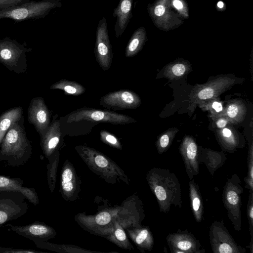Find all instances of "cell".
Masks as SVG:
<instances>
[{
	"label": "cell",
	"mask_w": 253,
	"mask_h": 253,
	"mask_svg": "<svg viewBox=\"0 0 253 253\" xmlns=\"http://www.w3.org/2000/svg\"><path fill=\"white\" fill-rule=\"evenodd\" d=\"M25 118L14 123L0 144V161L9 166L19 167L26 164L32 154V146L24 126Z\"/></svg>",
	"instance_id": "2"
},
{
	"label": "cell",
	"mask_w": 253,
	"mask_h": 253,
	"mask_svg": "<svg viewBox=\"0 0 253 253\" xmlns=\"http://www.w3.org/2000/svg\"><path fill=\"white\" fill-rule=\"evenodd\" d=\"M51 112L44 99L41 96L31 99L28 107L27 119L34 126L40 138L42 137L51 123Z\"/></svg>",
	"instance_id": "13"
},
{
	"label": "cell",
	"mask_w": 253,
	"mask_h": 253,
	"mask_svg": "<svg viewBox=\"0 0 253 253\" xmlns=\"http://www.w3.org/2000/svg\"><path fill=\"white\" fill-rule=\"evenodd\" d=\"M32 51L26 43H20L10 37L0 40V62L16 74L24 73L28 67L26 53Z\"/></svg>",
	"instance_id": "6"
},
{
	"label": "cell",
	"mask_w": 253,
	"mask_h": 253,
	"mask_svg": "<svg viewBox=\"0 0 253 253\" xmlns=\"http://www.w3.org/2000/svg\"><path fill=\"white\" fill-rule=\"evenodd\" d=\"M165 12V7L163 5L158 4L155 7L153 12L157 16H161L163 15Z\"/></svg>",
	"instance_id": "39"
},
{
	"label": "cell",
	"mask_w": 253,
	"mask_h": 253,
	"mask_svg": "<svg viewBox=\"0 0 253 253\" xmlns=\"http://www.w3.org/2000/svg\"><path fill=\"white\" fill-rule=\"evenodd\" d=\"M167 244L171 253H205V249L200 241L187 229L169 233Z\"/></svg>",
	"instance_id": "11"
},
{
	"label": "cell",
	"mask_w": 253,
	"mask_h": 253,
	"mask_svg": "<svg viewBox=\"0 0 253 253\" xmlns=\"http://www.w3.org/2000/svg\"><path fill=\"white\" fill-rule=\"evenodd\" d=\"M133 239L138 248L142 251H151L154 246V240L149 228L140 227L133 233Z\"/></svg>",
	"instance_id": "26"
},
{
	"label": "cell",
	"mask_w": 253,
	"mask_h": 253,
	"mask_svg": "<svg viewBox=\"0 0 253 253\" xmlns=\"http://www.w3.org/2000/svg\"><path fill=\"white\" fill-rule=\"evenodd\" d=\"M100 139L104 143L117 148H121V144L118 138L110 132L102 130L100 132Z\"/></svg>",
	"instance_id": "33"
},
{
	"label": "cell",
	"mask_w": 253,
	"mask_h": 253,
	"mask_svg": "<svg viewBox=\"0 0 253 253\" xmlns=\"http://www.w3.org/2000/svg\"><path fill=\"white\" fill-rule=\"evenodd\" d=\"M62 5L61 0H30L0 9V19H10L19 22L43 18L52 9Z\"/></svg>",
	"instance_id": "4"
},
{
	"label": "cell",
	"mask_w": 253,
	"mask_h": 253,
	"mask_svg": "<svg viewBox=\"0 0 253 253\" xmlns=\"http://www.w3.org/2000/svg\"><path fill=\"white\" fill-rule=\"evenodd\" d=\"M94 53L97 62L103 71L110 69L113 54L105 16L99 20L96 31Z\"/></svg>",
	"instance_id": "10"
},
{
	"label": "cell",
	"mask_w": 253,
	"mask_h": 253,
	"mask_svg": "<svg viewBox=\"0 0 253 253\" xmlns=\"http://www.w3.org/2000/svg\"><path fill=\"white\" fill-rule=\"evenodd\" d=\"M66 117V122L69 123L85 121L125 125L136 122L134 119L126 115L113 111L87 107L74 110Z\"/></svg>",
	"instance_id": "7"
},
{
	"label": "cell",
	"mask_w": 253,
	"mask_h": 253,
	"mask_svg": "<svg viewBox=\"0 0 253 253\" xmlns=\"http://www.w3.org/2000/svg\"><path fill=\"white\" fill-rule=\"evenodd\" d=\"M226 160L224 151H217L200 146V164H205L211 175L213 176L215 171L225 164Z\"/></svg>",
	"instance_id": "21"
},
{
	"label": "cell",
	"mask_w": 253,
	"mask_h": 253,
	"mask_svg": "<svg viewBox=\"0 0 253 253\" xmlns=\"http://www.w3.org/2000/svg\"><path fill=\"white\" fill-rule=\"evenodd\" d=\"M245 79L235 77L233 74L218 75L211 77L205 84H195L190 91L188 101L194 108L201 102L218 97L234 85L242 84Z\"/></svg>",
	"instance_id": "3"
},
{
	"label": "cell",
	"mask_w": 253,
	"mask_h": 253,
	"mask_svg": "<svg viewBox=\"0 0 253 253\" xmlns=\"http://www.w3.org/2000/svg\"><path fill=\"white\" fill-rule=\"evenodd\" d=\"M179 149L186 172L189 180H192L195 175L199 173L200 146L197 145L193 137L185 135Z\"/></svg>",
	"instance_id": "14"
},
{
	"label": "cell",
	"mask_w": 253,
	"mask_h": 253,
	"mask_svg": "<svg viewBox=\"0 0 253 253\" xmlns=\"http://www.w3.org/2000/svg\"><path fill=\"white\" fill-rule=\"evenodd\" d=\"M243 188L241 180L237 173L233 174L227 179L224 186L222 198L228 217L233 228L240 231L242 228L241 207Z\"/></svg>",
	"instance_id": "5"
},
{
	"label": "cell",
	"mask_w": 253,
	"mask_h": 253,
	"mask_svg": "<svg viewBox=\"0 0 253 253\" xmlns=\"http://www.w3.org/2000/svg\"><path fill=\"white\" fill-rule=\"evenodd\" d=\"M22 3L20 0H0V9Z\"/></svg>",
	"instance_id": "37"
},
{
	"label": "cell",
	"mask_w": 253,
	"mask_h": 253,
	"mask_svg": "<svg viewBox=\"0 0 253 253\" xmlns=\"http://www.w3.org/2000/svg\"><path fill=\"white\" fill-rule=\"evenodd\" d=\"M192 71L191 63L184 59L175 60L165 65L157 76V79L166 78L170 81L186 77Z\"/></svg>",
	"instance_id": "20"
},
{
	"label": "cell",
	"mask_w": 253,
	"mask_h": 253,
	"mask_svg": "<svg viewBox=\"0 0 253 253\" xmlns=\"http://www.w3.org/2000/svg\"><path fill=\"white\" fill-rule=\"evenodd\" d=\"M6 226H9L13 232L32 241H47L56 234L54 229L40 221H35L26 225L8 224Z\"/></svg>",
	"instance_id": "15"
},
{
	"label": "cell",
	"mask_w": 253,
	"mask_h": 253,
	"mask_svg": "<svg viewBox=\"0 0 253 253\" xmlns=\"http://www.w3.org/2000/svg\"><path fill=\"white\" fill-rule=\"evenodd\" d=\"M58 115L53 116L48 130L40 138V145L44 155L51 161L53 153L58 147L61 139V122L57 118Z\"/></svg>",
	"instance_id": "16"
},
{
	"label": "cell",
	"mask_w": 253,
	"mask_h": 253,
	"mask_svg": "<svg viewBox=\"0 0 253 253\" xmlns=\"http://www.w3.org/2000/svg\"><path fill=\"white\" fill-rule=\"evenodd\" d=\"M178 131V128L175 127L169 128L158 136L155 145L159 154L168 151Z\"/></svg>",
	"instance_id": "28"
},
{
	"label": "cell",
	"mask_w": 253,
	"mask_h": 253,
	"mask_svg": "<svg viewBox=\"0 0 253 253\" xmlns=\"http://www.w3.org/2000/svg\"><path fill=\"white\" fill-rule=\"evenodd\" d=\"M42 253L34 249H18L0 247V253Z\"/></svg>",
	"instance_id": "34"
},
{
	"label": "cell",
	"mask_w": 253,
	"mask_h": 253,
	"mask_svg": "<svg viewBox=\"0 0 253 253\" xmlns=\"http://www.w3.org/2000/svg\"><path fill=\"white\" fill-rule=\"evenodd\" d=\"M217 5L219 8H221L223 7L224 4L222 1H219V2H218Z\"/></svg>",
	"instance_id": "41"
},
{
	"label": "cell",
	"mask_w": 253,
	"mask_h": 253,
	"mask_svg": "<svg viewBox=\"0 0 253 253\" xmlns=\"http://www.w3.org/2000/svg\"><path fill=\"white\" fill-rule=\"evenodd\" d=\"M24 2H28L29 1H30V0H20Z\"/></svg>",
	"instance_id": "42"
},
{
	"label": "cell",
	"mask_w": 253,
	"mask_h": 253,
	"mask_svg": "<svg viewBox=\"0 0 253 253\" xmlns=\"http://www.w3.org/2000/svg\"><path fill=\"white\" fill-rule=\"evenodd\" d=\"M115 235L117 239L120 242H125L126 241V233L122 229H117L115 231Z\"/></svg>",
	"instance_id": "38"
},
{
	"label": "cell",
	"mask_w": 253,
	"mask_h": 253,
	"mask_svg": "<svg viewBox=\"0 0 253 253\" xmlns=\"http://www.w3.org/2000/svg\"><path fill=\"white\" fill-rule=\"evenodd\" d=\"M189 200L193 216L197 222L204 219V204L202 196L198 184L194 179L189 182Z\"/></svg>",
	"instance_id": "23"
},
{
	"label": "cell",
	"mask_w": 253,
	"mask_h": 253,
	"mask_svg": "<svg viewBox=\"0 0 253 253\" xmlns=\"http://www.w3.org/2000/svg\"><path fill=\"white\" fill-rule=\"evenodd\" d=\"M174 6L177 9L180 10L183 8V4L180 0H174L173 1Z\"/></svg>",
	"instance_id": "40"
},
{
	"label": "cell",
	"mask_w": 253,
	"mask_h": 253,
	"mask_svg": "<svg viewBox=\"0 0 253 253\" xmlns=\"http://www.w3.org/2000/svg\"><path fill=\"white\" fill-rule=\"evenodd\" d=\"M23 115V110L21 106L10 108L0 115V144L11 126L19 121Z\"/></svg>",
	"instance_id": "24"
},
{
	"label": "cell",
	"mask_w": 253,
	"mask_h": 253,
	"mask_svg": "<svg viewBox=\"0 0 253 253\" xmlns=\"http://www.w3.org/2000/svg\"><path fill=\"white\" fill-rule=\"evenodd\" d=\"M215 136L224 151L233 153L237 149L245 147L244 139L231 124L222 128L216 129Z\"/></svg>",
	"instance_id": "17"
},
{
	"label": "cell",
	"mask_w": 253,
	"mask_h": 253,
	"mask_svg": "<svg viewBox=\"0 0 253 253\" xmlns=\"http://www.w3.org/2000/svg\"><path fill=\"white\" fill-rule=\"evenodd\" d=\"M24 195L18 192H0V225L17 219L28 209Z\"/></svg>",
	"instance_id": "9"
},
{
	"label": "cell",
	"mask_w": 253,
	"mask_h": 253,
	"mask_svg": "<svg viewBox=\"0 0 253 253\" xmlns=\"http://www.w3.org/2000/svg\"><path fill=\"white\" fill-rule=\"evenodd\" d=\"M24 181L19 177H11L0 175V192H18L22 193L26 200L34 206L39 203L36 190L25 186Z\"/></svg>",
	"instance_id": "18"
},
{
	"label": "cell",
	"mask_w": 253,
	"mask_h": 253,
	"mask_svg": "<svg viewBox=\"0 0 253 253\" xmlns=\"http://www.w3.org/2000/svg\"><path fill=\"white\" fill-rule=\"evenodd\" d=\"M103 107L113 110L135 109L142 104L139 96L129 89H121L109 92L100 99Z\"/></svg>",
	"instance_id": "12"
},
{
	"label": "cell",
	"mask_w": 253,
	"mask_h": 253,
	"mask_svg": "<svg viewBox=\"0 0 253 253\" xmlns=\"http://www.w3.org/2000/svg\"><path fill=\"white\" fill-rule=\"evenodd\" d=\"M50 88L62 90L65 94L73 96L81 95L86 90L81 84L66 79H61L57 81L50 86Z\"/></svg>",
	"instance_id": "27"
},
{
	"label": "cell",
	"mask_w": 253,
	"mask_h": 253,
	"mask_svg": "<svg viewBox=\"0 0 253 253\" xmlns=\"http://www.w3.org/2000/svg\"><path fill=\"white\" fill-rule=\"evenodd\" d=\"M74 173L70 168H66L61 176L62 189L64 193L69 195L74 189Z\"/></svg>",
	"instance_id": "31"
},
{
	"label": "cell",
	"mask_w": 253,
	"mask_h": 253,
	"mask_svg": "<svg viewBox=\"0 0 253 253\" xmlns=\"http://www.w3.org/2000/svg\"><path fill=\"white\" fill-rule=\"evenodd\" d=\"M95 219L98 224L104 225L111 221V216L109 212L102 211L96 216Z\"/></svg>",
	"instance_id": "36"
},
{
	"label": "cell",
	"mask_w": 253,
	"mask_h": 253,
	"mask_svg": "<svg viewBox=\"0 0 253 253\" xmlns=\"http://www.w3.org/2000/svg\"><path fill=\"white\" fill-rule=\"evenodd\" d=\"M203 111H207L210 113L211 119L222 116L224 105L218 97L200 103L197 105Z\"/></svg>",
	"instance_id": "29"
},
{
	"label": "cell",
	"mask_w": 253,
	"mask_h": 253,
	"mask_svg": "<svg viewBox=\"0 0 253 253\" xmlns=\"http://www.w3.org/2000/svg\"><path fill=\"white\" fill-rule=\"evenodd\" d=\"M247 166V174L244 179L245 187L249 190V192H253V143L252 140L249 144Z\"/></svg>",
	"instance_id": "30"
},
{
	"label": "cell",
	"mask_w": 253,
	"mask_h": 253,
	"mask_svg": "<svg viewBox=\"0 0 253 253\" xmlns=\"http://www.w3.org/2000/svg\"><path fill=\"white\" fill-rule=\"evenodd\" d=\"M146 34L143 27L137 29L132 35L125 50L126 57L136 55L142 48L145 41Z\"/></svg>",
	"instance_id": "25"
},
{
	"label": "cell",
	"mask_w": 253,
	"mask_h": 253,
	"mask_svg": "<svg viewBox=\"0 0 253 253\" xmlns=\"http://www.w3.org/2000/svg\"><path fill=\"white\" fill-rule=\"evenodd\" d=\"M247 215L249 224V231L251 237L249 248L253 253V192H249L247 206Z\"/></svg>",
	"instance_id": "32"
},
{
	"label": "cell",
	"mask_w": 253,
	"mask_h": 253,
	"mask_svg": "<svg viewBox=\"0 0 253 253\" xmlns=\"http://www.w3.org/2000/svg\"><path fill=\"white\" fill-rule=\"evenodd\" d=\"M212 120L213 125L216 129L222 128L230 124L228 119L223 115L215 117Z\"/></svg>",
	"instance_id": "35"
},
{
	"label": "cell",
	"mask_w": 253,
	"mask_h": 253,
	"mask_svg": "<svg viewBox=\"0 0 253 253\" xmlns=\"http://www.w3.org/2000/svg\"><path fill=\"white\" fill-rule=\"evenodd\" d=\"M247 111L246 105L244 101L236 98L226 102L222 115L225 116L231 124L237 125L245 120Z\"/></svg>",
	"instance_id": "22"
},
{
	"label": "cell",
	"mask_w": 253,
	"mask_h": 253,
	"mask_svg": "<svg viewBox=\"0 0 253 253\" xmlns=\"http://www.w3.org/2000/svg\"><path fill=\"white\" fill-rule=\"evenodd\" d=\"M133 1L120 0L118 6L114 9L113 15L116 18L114 30L117 38L122 35L132 17Z\"/></svg>",
	"instance_id": "19"
},
{
	"label": "cell",
	"mask_w": 253,
	"mask_h": 253,
	"mask_svg": "<svg viewBox=\"0 0 253 253\" xmlns=\"http://www.w3.org/2000/svg\"><path fill=\"white\" fill-rule=\"evenodd\" d=\"M146 178L160 212L167 214L171 206L182 208L180 184L173 172L168 169L154 168L148 172Z\"/></svg>",
	"instance_id": "1"
},
{
	"label": "cell",
	"mask_w": 253,
	"mask_h": 253,
	"mask_svg": "<svg viewBox=\"0 0 253 253\" xmlns=\"http://www.w3.org/2000/svg\"><path fill=\"white\" fill-rule=\"evenodd\" d=\"M209 236L213 253H246L245 248L238 245L224 225L223 219L213 221Z\"/></svg>",
	"instance_id": "8"
}]
</instances>
